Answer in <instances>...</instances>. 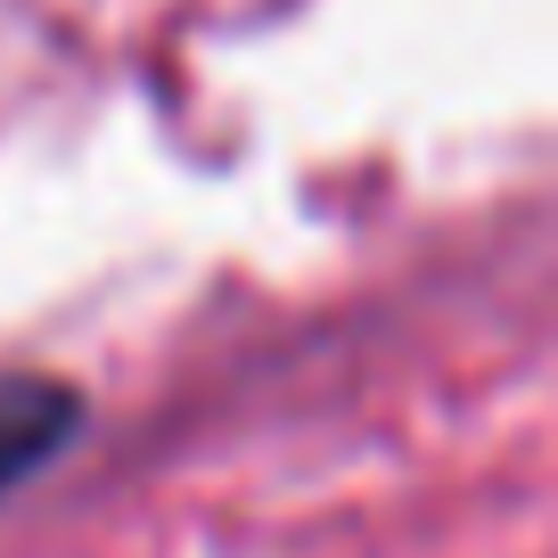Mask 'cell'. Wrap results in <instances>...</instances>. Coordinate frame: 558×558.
Wrapping results in <instances>:
<instances>
[{"instance_id":"1","label":"cell","mask_w":558,"mask_h":558,"mask_svg":"<svg viewBox=\"0 0 558 558\" xmlns=\"http://www.w3.org/2000/svg\"><path fill=\"white\" fill-rule=\"evenodd\" d=\"M83 427V395L66 378H41V369H0V493L17 476L50 469L58 452Z\"/></svg>"}]
</instances>
